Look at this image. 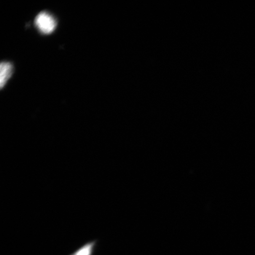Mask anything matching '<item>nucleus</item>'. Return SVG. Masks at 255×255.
<instances>
[{
	"label": "nucleus",
	"instance_id": "obj_3",
	"mask_svg": "<svg viewBox=\"0 0 255 255\" xmlns=\"http://www.w3.org/2000/svg\"><path fill=\"white\" fill-rule=\"evenodd\" d=\"M97 244V240L89 242L70 255H92Z\"/></svg>",
	"mask_w": 255,
	"mask_h": 255
},
{
	"label": "nucleus",
	"instance_id": "obj_1",
	"mask_svg": "<svg viewBox=\"0 0 255 255\" xmlns=\"http://www.w3.org/2000/svg\"><path fill=\"white\" fill-rule=\"evenodd\" d=\"M35 24L41 33L50 34L55 30L57 23L52 15L46 12H41L37 15Z\"/></svg>",
	"mask_w": 255,
	"mask_h": 255
},
{
	"label": "nucleus",
	"instance_id": "obj_2",
	"mask_svg": "<svg viewBox=\"0 0 255 255\" xmlns=\"http://www.w3.org/2000/svg\"><path fill=\"white\" fill-rule=\"evenodd\" d=\"M0 85L2 89L4 87L6 83L8 81L9 78L12 75V71H13V67L10 63L2 62L0 66Z\"/></svg>",
	"mask_w": 255,
	"mask_h": 255
}]
</instances>
